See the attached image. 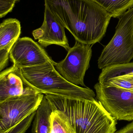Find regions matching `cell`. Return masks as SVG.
Returning <instances> with one entry per match:
<instances>
[{
  "mask_svg": "<svg viewBox=\"0 0 133 133\" xmlns=\"http://www.w3.org/2000/svg\"><path fill=\"white\" fill-rule=\"evenodd\" d=\"M76 41L93 45L105 36L111 16L93 0H45Z\"/></svg>",
  "mask_w": 133,
  "mask_h": 133,
  "instance_id": "cell-1",
  "label": "cell"
},
{
  "mask_svg": "<svg viewBox=\"0 0 133 133\" xmlns=\"http://www.w3.org/2000/svg\"><path fill=\"white\" fill-rule=\"evenodd\" d=\"M54 109L68 116L76 133H115L116 119L99 101L45 94Z\"/></svg>",
  "mask_w": 133,
  "mask_h": 133,
  "instance_id": "cell-2",
  "label": "cell"
},
{
  "mask_svg": "<svg viewBox=\"0 0 133 133\" xmlns=\"http://www.w3.org/2000/svg\"><path fill=\"white\" fill-rule=\"evenodd\" d=\"M24 83L38 93L51 94L71 98L95 101V94L89 88L71 83L56 70L54 64L20 69Z\"/></svg>",
  "mask_w": 133,
  "mask_h": 133,
  "instance_id": "cell-3",
  "label": "cell"
},
{
  "mask_svg": "<svg viewBox=\"0 0 133 133\" xmlns=\"http://www.w3.org/2000/svg\"><path fill=\"white\" fill-rule=\"evenodd\" d=\"M133 58V7L119 18L116 32L98 60V68L124 64Z\"/></svg>",
  "mask_w": 133,
  "mask_h": 133,
  "instance_id": "cell-4",
  "label": "cell"
},
{
  "mask_svg": "<svg viewBox=\"0 0 133 133\" xmlns=\"http://www.w3.org/2000/svg\"><path fill=\"white\" fill-rule=\"evenodd\" d=\"M96 97L116 120H133V92L99 82L94 86Z\"/></svg>",
  "mask_w": 133,
  "mask_h": 133,
  "instance_id": "cell-5",
  "label": "cell"
},
{
  "mask_svg": "<svg viewBox=\"0 0 133 133\" xmlns=\"http://www.w3.org/2000/svg\"><path fill=\"white\" fill-rule=\"evenodd\" d=\"M92 46L76 41L65 59L57 63L55 66L56 70L71 83L87 87L84 84V78L90 67Z\"/></svg>",
  "mask_w": 133,
  "mask_h": 133,
  "instance_id": "cell-6",
  "label": "cell"
},
{
  "mask_svg": "<svg viewBox=\"0 0 133 133\" xmlns=\"http://www.w3.org/2000/svg\"><path fill=\"white\" fill-rule=\"evenodd\" d=\"M44 95L41 93L24 94L0 102V130L10 128L36 111Z\"/></svg>",
  "mask_w": 133,
  "mask_h": 133,
  "instance_id": "cell-7",
  "label": "cell"
},
{
  "mask_svg": "<svg viewBox=\"0 0 133 133\" xmlns=\"http://www.w3.org/2000/svg\"><path fill=\"white\" fill-rule=\"evenodd\" d=\"M9 58L18 69L39 66L48 62L56 65L41 45L29 37L19 38L11 49Z\"/></svg>",
  "mask_w": 133,
  "mask_h": 133,
  "instance_id": "cell-8",
  "label": "cell"
},
{
  "mask_svg": "<svg viewBox=\"0 0 133 133\" xmlns=\"http://www.w3.org/2000/svg\"><path fill=\"white\" fill-rule=\"evenodd\" d=\"M44 19L40 28L34 30V39L38 40L43 47L50 45H58L68 51L70 48L65 32V26L55 17L50 10L45 5Z\"/></svg>",
  "mask_w": 133,
  "mask_h": 133,
  "instance_id": "cell-9",
  "label": "cell"
},
{
  "mask_svg": "<svg viewBox=\"0 0 133 133\" xmlns=\"http://www.w3.org/2000/svg\"><path fill=\"white\" fill-rule=\"evenodd\" d=\"M20 69L12 65L0 74V102L9 98L37 93L25 83Z\"/></svg>",
  "mask_w": 133,
  "mask_h": 133,
  "instance_id": "cell-10",
  "label": "cell"
},
{
  "mask_svg": "<svg viewBox=\"0 0 133 133\" xmlns=\"http://www.w3.org/2000/svg\"><path fill=\"white\" fill-rule=\"evenodd\" d=\"M21 25L15 18L6 19L0 25V70L6 67L11 49L19 38Z\"/></svg>",
  "mask_w": 133,
  "mask_h": 133,
  "instance_id": "cell-11",
  "label": "cell"
},
{
  "mask_svg": "<svg viewBox=\"0 0 133 133\" xmlns=\"http://www.w3.org/2000/svg\"><path fill=\"white\" fill-rule=\"evenodd\" d=\"M53 111L50 102L44 96L36 111L31 133H51V115Z\"/></svg>",
  "mask_w": 133,
  "mask_h": 133,
  "instance_id": "cell-12",
  "label": "cell"
},
{
  "mask_svg": "<svg viewBox=\"0 0 133 133\" xmlns=\"http://www.w3.org/2000/svg\"><path fill=\"white\" fill-rule=\"evenodd\" d=\"M111 17L119 18L133 7V0H93Z\"/></svg>",
  "mask_w": 133,
  "mask_h": 133,
  "instance_id": "cell-13",
  "label": "cell"
},
{
  "mask_svg": "<svg viewBox=\"0 0 133 133\" xmlns=\"http://www.w3.org/2000/svg\"><path fill=\"white\" fill-rule=\"evenodd\" d=\"M124 76H133V62L113 65L102 69L98 81L100 83H104L112 78Z\"/></svg>",
  "mask_w": 133,
  "mask_h": 133,
  "instance_id": "cell-14",
  "label": "cell"
},
{
  "mask_svg": "<svg viewBox=\"0 0 133 133\" xmlns=\"http://www.w3.org/2000/svg\"><path fill=\"white\" fill-rule=\"evenodd\" d=\"M53 109L51 115V133H76L68 116L61 111Z\"/></svg>",
  "mask_w": 133,
  "mask_h": 133,
  "instance_id": "cell-15",
  "label": "cell"
},
{
  "mask_svg": "<svg viewBox=\"0 0 133 133\" xmlns=\"http://www.w3.org/2000/svg\"><path fill=\"white\" fill-rule=\"evenodd\" d=\"M102 84L114 86L133 92V76H121L114 77Z\"/></svg>",
  "mask_w": 133,
  "mask_h": 133,
  "instance_id": "cell-16",
  "label": "cell"
},
{
  "mask_svg": "<svg viewBox=\"0 0 133 133\" xmlns=\"http://www.w3.org/2000/svg\"><path fill=\"white\" fill-rule=\"evenodd\" d=\"M36 111L32 113L18 123L4 130H0V133H25L31 125L36 115Z\"/></svg>",
  "mask_w": 133,
  "mask_h": 133,
  "instance_id": "cell-17",
  "label": "cell"
},
{
  "mask_svg": "<svg viewBox=\"0 0 133 133\" xmlns=\"http://www.w3.org/2000/svg\"><path fill=\"white\" fill-rule=\"evenodd\" d=\"M16 2L13 0H0V17H4L11 12Z\"/></svg>",
  "mask_w": 133,
  "mask_h": 133,
  "instance_id": "cell-18",
  "label": "cell"
},
{
  "mask_svg": "<svg viewBox=\"0 0 133 133\" xmlns=\"http://www.w3.org/2000/svg\"><path fill=\"white\" fill-rule=\"evenodd\" d=\"M115 133H133V122Z\"/></svg>",
  "mask_w": 133,
  "mask_h": 133,
  "instance_id": "cell-19",
  "label": "cell"
},
{
  "mask_svg": "<svg viewBox=\"0 0 133 133\" xmlns=\"http://www.w3.org/2000/svg\"><path fill=\"white\" fill-rule=\"evenodd\" d=\"M15 2H18L19 1H20V0H13Z\"/></svg>",
  "mask_w": 133,
  "mask_h": 133,
  "instance_id": "cell-20",
  "label": "cell"
}]
</instances>
